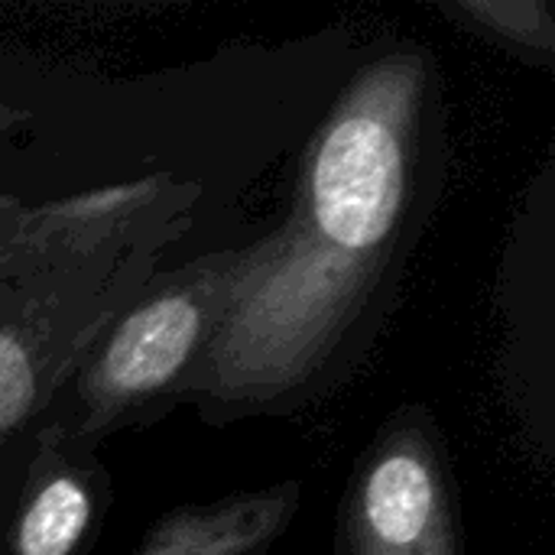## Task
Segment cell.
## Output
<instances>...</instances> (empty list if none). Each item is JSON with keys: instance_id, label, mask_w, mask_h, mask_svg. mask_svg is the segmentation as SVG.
Returning a JSON list of instances; mask_svg holds the SVG:
<instances>
[{"instance_id": "cell-1", "label": "cell", "mask_w": 555, "mask_h": 555, "mask_svg": "<svg viewBox=\"0 0 555 555\" xmlns=\"http://www.w3.org/2000/svg\"><path fill=\"white\" fill-rule=\"evenodd\" d=\"M429 91L423 52H387L351 78L306 153L286 224L237 254L192 390L263 406L332 361L400 260L423 182Z\"/></svg>"}, {"instance_id": "cell-2", "label": "cell", "mask_w": 555, "mask_h": 555, "mask_svg": "<svg viewBox=\"0 0 555 555\" xmlns=\"http://www.w3.org/2000/svg\"><path fill=\"white\" fill-rule=\"evenodd\" d=\"M237 254H218L143 299L104 341L78 380L94 423H111L192 374L228 299Z\"/></svg>"}, {"instance_id": "cell-3", "label": "cell", "mask_w": 555, "mask_h": 555, "mask_svg": "<svg viewBox=\"0 0 555 555\" xmlns=\"http://www.w3.org/2000/svg\"><path fill=\"white\" fill-rule=\"evenodd\" d=\"M341 555H462L442 452L423 420H397L345 498Z\"/></svg>"}, {"instance_id": "cell-4", "label": "cell", "mask_w": 555, "mask_h": 555, "mask_svg": "<svg viewBox=\"0 0 555 555\" xmlns=\"http://www.w3.org/2000/svg\"><path fill=\"white\" fill-rule=\"evenodd\" d=\"M299 485L169 511L133 555H263L293 524Z\"/></svg>"}, {"instance_id": "cell-5", "label": "cell", "mask_w": 555, "mask_h": 555, "mask_svg": "<svg viewBox=\"0 0 555 555\" xmlns=\"http://www.w3.org/2000/svg\"><path fill=\"white\" fill-rule=\"evenodd\" d=\"M163 182L166 179H137L42 205L20 221L13 247L23 254L36 250V257H55L62 247L81 254L127 231L150 205H156Z\"/></svg>"}, {"instance_id": "cell-6", "label": "cell", "mask_w": 555, "mask_h": 555, "mask_svg": "<svg viewBox=\"0 0 555 555\" xmlns=\"http://www.w3.org/2000/svg\"><path fill=\"white\" fill-rule=\"evenodd\" d=\"M91 527V491L65 465L39 468L16 517V555H75Z\"/></svg>"}, {"instance_id": "cell-7", "label": "cell", "mask_w": 555, "mask_h": 555, "mask_svg": "<svg viewBox=\"0 0 555 555\" xmlns=\"http://www.w3.org/2000/svg\"><path fill=\"white\" fill-rule=\"evenodd\" d=\"M472 29L485 33L488 39L511 46L517 52L543 55L555 52V26L550 7L540 0H459L446 7Z\"/></svg>"}, {"instance_id": "cell-8", "label": "cell", "mask_w": 555, "mask_h": 555, "mask_svg": "<svg viewBox=\"0 0 555 555\" xmlns=\"http://www.w3.org/2000/svg\"><path fill=\"white\" fill-rule=\"evenodd\" d=\"M36 403L33 351L7 328H0V439L16 429Z\"/></svg>"}, {"instance_id": "cell-9", "label": "cell", "mask_w": 555, "mask_h": 555, "mask_svg": "<svg viewBox=\"0 0 555 555\" xmlns=\"http://www.w3.org/2000/svg\"><path fill=\"white\" fill-rule=\"evenodd\" d=\"M13 208V202H7V198H0V211H10Z\"/></svg>"}]
</instances>
